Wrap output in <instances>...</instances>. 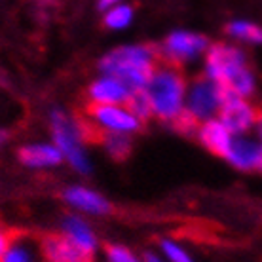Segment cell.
<instances>
[{
    "label": "cell",
    "mask_w": 262,
    "mask_h": 262,
    "mask_svg": "<svg viewBox=\"0 0 262 262\" xmlns=\"http://www.w3.org/2000/svg\"><path fill=\"white\" fill-rule=\"evenodd\" d=\"M158 63V46H124L101 59V71L129 90H139L148 84Z\"/></svg>",
    "instance_id": "cell-1"
},
{
    "label": "cell",
    "mask_w": 262,
    "mask_h": 262,
    "mask_svg": "<svg viewBox=\"0 0 262 262\" xmlns=\"http://www.w3.org/2000/svg\"><path fill=\"white\" fill-rule=\"evenodd\" d=\"M148 95L152 99L154 114L158 118L173 120L181 111L184 97V76L183 67L167 65V63H158L156 71L148 80Z\"/></svg>",
    "instance_id": "cell-2"
},
{
    "label": "cell",
    "mask_w": 262,
    "mask_h": 262,
    "mask_svg": "<svg viewBox=\"0 0 262 262\" xmlns=\"http://www.w3.org/2000/svg\"><path fill=\"white\" fill-rule=\"evenodd\" d=\"M52 131L53 139L59 146V150L63 156L69 158L71 162L80 173H88L90 165L85 162L84 152H82V144H80V135L78 129L74 125V120H71L67 114H63L61 111H55L52 114Z\"/></svg>",
    "instance_id": "cell-3"
},
{
    "label": "cell",
    "mask_w": 262,
    "mask_h": 262,
    "mask_svg": "<svg viewBox=\"0 0 262 262\" xmlns=\"http://www.w3.org/2000/svg\"><path fill=\"white\" fill-rule=\"evenodd\" d=\"M209 48V42L202 34L194 33H173L167 36L162 46L158 48V61L167 65L183 67L184 61L196 57L198 53Z\"/></svg>",
    "instance_id": "cell-4"
},
{
    "label": "cell",
    "mask_w": 262,
    "mask_h": 262,
    "mask_svg": "<svg viewBox=\"0 0 262 262\" xmlns=\"http://www.w3.org/2000/svg\"><path fill=\"white\" fill-rule=\"evenodd\" d=\"M40 251L46 262H93V251L57 232H48L40 236Z\"/></svg>",
    "instance_id": "cell-5"
},
{
    "label": "cell",
    "mask_w": 262,
    "mask_h": 262,
    "mask_svg": "<svg viewBox=\"0 0 262 262\" xmlns=\"http://www.w3.org/2000/svg\"><path fill=\"white\" fill-rule=\"evenodd\" d=\"M84 114H88L93 122L103 125L112 131H139L141 129V120H137L131 112H125L111 103H99V101H90L84 106Z\"/></svg>",
    "instance_id": "cell-6"
},
{
    "label": "cell",
    "mask_w": 262,
    "mask_h": 262,
    "mask_svg": "<svg viewBox=\"0 0 262 262\" xmlns=\"http://www.w3.org/2000/svg\"><path fill=\"white\" fill-rule=\"evenodd\" d=\"M221 105H223L221 88L209 74L194 80L190 97H188V111L194 112L200 120H203L209 118L215 111H221Z\"/></svg>",
    "instance_id": "cell-7"
},
{
    "label": "cell",
    "mask_w": 262,
    "mask_h": 262,
    "mask_svg": "<svg viewBox=\"0 0 262 262\" xmlns=\"http://www.w3.org/2000/svg\"><path fill=\"white\" fill-rule=\"evenodd\" d=\"M245 65H247L245 53L234 46L213 44L207 50V74L215 82H221L228 72Z\"/></svg>",
    "instance_id": "cell-8"
},
{
    "label": "cell",
    "mask_w": 262,
    "mask_h": 262,
    "mask_svg": "<svg viewBox=\"0 0 262 262\" xmlns=\"http://www.w3.org/2000/svg\"><path fill=\"white\" fill-rule=\"evenodd\" d=\"M221 122L230 133L242 135L256 122V108L245 103L242 97H232L221 105Z\"/></svg>",
    "instance_id": "cell-9"
},
{
    "label": "cell",
    "mask_w": 262,
    "mask_h": 262,
    "mask_svg": "<svg viewBox=\"0 0 262 262\" xmlns=\"http://www.w3.org/2000/svg\"><path fill=\"white\" fill-rule=\"evenodd\" d=\"M200 141L209 152L221 158H228L230 144H232V133L221 120H209L200 127Z\"/></svg>",
    "instance_id": "cell-10"
},
{
    "label": "cell",
    "mask_w": 262,
    "mask_h": 262,
    "mask_svg": "<svg viewBox=\"0 0 262 262\" xmlns=\"http://www.w3.org/2000/svg\"><path fill=\"white\" fill-rule=\"evenodd\" d=\"M262 144H256L255 141L245 137L232 139L228 152V160L239 169H256L260 165Z\"/></svg>",
    "instance_id": "cell-11"
},
{
    "label": "cell",
    "mask_w": 262,
    "mask_h": 262,
    "mask_svg": "<svg viewBox=\"0 0 262 262\" xmlns=\"http://www.w3.org/2000/svg\"><path fill=\"white\" fill-rule=\"evenodd\" d=\"M90 97L93 101H99V103H125V99L129 97L131 90L125 84H122L120 80L116 78H105V80H97L90 85Z\"/></svg>",
    "instance_id": "cell-12"
},
{
    "label": "cell",
    "mask_w": 262,
    "mask_h": 262,
    "mask_svg": "<svg viewBox=\"0 0 262 262\" xmlns=\"http://www.w3.org/2000/svg\"><path fill=\"white\" fill-rule=\"evenodd\" d=\"M65 198H67V202H71L72 205H76V207H80V209H84V211H90V213L106 215V213L112 211L111 203L106 202L105 198H101L99 194H95V192H92V190L78 188V186L69 188V190L65 192Z\"/></svg>",
    "instance_id": "cell-13"
},
{
    "label": "cell",
    "mask_w": 262,
    "mask_h": 262,
    "mask_svg": "<svg viewBox=\"0 0 262 262\" xmlns=\"http://www.w3.org/2000/svg\"><path fill=\"white\" fill-rule=\"evenodd\" d=\"M17 156L25 165L31 167H44V165H55L61 162V150L48 146V144H33V146H23L17 150Z\"/></svg>",
    "instance_id": "cell-14"
},
{
    "label": "cell",
    "mask_w": 262,
    "mask_h": 262,
    "mask_svg": "<svg viewBox=\"0 0 262 262\" xmlns=\"http://www.w3.org/2000/svg\"><path fill=\"white\" fill-rule=\"evenodd\" d=\"M101 144L108 150V154L114 160H125L131 154V150H133V143H131V139L127 135H124L122 131L106 129V127L103 131Z\"/></svg>",
    "instance_id": "cell-15"
},
{
    "label": "cell",
    "mask_w": 262,
    "mask_h": 262,
    "mask_svg": "<svg viewBox=\"0 0 262 262\" xmlns=\"http://www.w3.org/2000/svg\"><path fill=\"white\" fill-rule=\"evenodd\" d=\"M125 108L141 122H146L154 114V106H152V99L144 88L139 90H131L129 97L125 99Z\"/></svg>",
    "instance_id": "cell-16"
},
{
    "label": "cell",
    "mask_w": 262,
    "mask_h": 262,
    "mask_svg": "<svg viewBox=\"0 0 262 262\" xmlns=\"http://www.w3.org/2000/svg\"><path fill=\"white\" fill-rule=\"evenodd\" d=\"M65 234L69 237H72L78 245L85 247V249L93 251V247H95V237H93L92 230H90V226H88L85 223H82L80 219H74V216L67 219L65 221Z\"/></svg>",
    "instance_id": "cell-17"
},
{
    "label": "cell",
    "mask_w": 262,
    "mask_h": 262,
    "mask_svg": "<svg viewBox=\"0 0 262 262\" xmlns=\"http://www.w3.org/2000/svg\"><path fill=\"white\" fill-rule=\"evenodd\" d=\"M232 36L236 38H242L245 42H253V44H262V27L255 25V23H249V21H232L228 27H226Z\"/></svg>",
    "instance_id": "cell-18"
},
{
    "label": "cell",
    "mask_w": 262,
    "mask_h": 262,
    "mask_svg": "<svg viewBox=\"0 0 262 262\" xmlns=\"http://www.w3.org/2000/svg\"><path fill=\"white\" fill-rule=\"evenodd\" d=\"M171 125H173V129L179 131L181 135L190 137V135H194L196 131H200V127H202V120L198 118L194 112L188 111V108H184V111L181 108L177 116L171 120Z\"/></svg>",
    "instance_id": "cell-19"
},
{
    "label": "cell",
    "mask_w": 262,
    "mask_h": 262,
    "mask_svg": "<svg viewBox=\"0 0 262 262\" xmlns=\"http://www.w3.org/2000/svg\"><path fill=\"white\" fill-rule=\"evenodd\" d=\"M131 17H133V10L125 4H118V6L111 8L105 15V25L108 29H124L129 25Z\"/></svg>",
    "instance_id": "cell-20"
},
{
    "label": "cell",
    "mask_w": 262,
    "mask_h": 262,
    "mask_svg": "<svg viewBox=\"0 0 262 262\" xmlns=\"http://www.w3.org/2000/svg\"><path fill=\"white\" fill-rule=\"evenodd\" d=\"M23 237H21V239H23ZM21 239H17V242L13 243L12 247L8 249L6 255L2 256V260L0 262H34L33 249H31V247H27V245H23Z\"/></svg>",
    "instance_id": "cell-21"
},
{
    "label": "cell",
    "mask_w": 262,
    "mask_h": 262,
    "mask_svg": "<svg viewBox=\"0 0 262 262\" xmlns=\"http://www.w3.org/2000/svg\"><path fill=\"white\" fill-rule=\"evenodd\" d=\"M25 236V232H21V230H15V228H0V260H2V256L6 255L8 249L12 247L13 243L21 239V237Z\"/></svg>",
    "instance_id": "cell-22"
},
{
    "label": "cell",
    "mask_w": 262,
    "mask_h": 262,
    "mask_svg": "<svg viewBox=\"0 0 262 262\" xmlns=\"http://www.w3.org/2000/svg\"><path fill=\"white\" fill-rule=\"evenodd\" d=\"M106 255H108L111 262H137L129 251L118 247V245H106Z\"/></svg>",
    "instance_id": "cell-23"
},
{
    "label": "cell",
    "mask_w": 262,
    "mask_h": 262,
    "mask_svg": "<svg viewBox=\"0 0 262 262\" xmlns=\"http://www.w3.org/2000/svg\"><path fill=\"white\" fill-rule=\"evenodd\" d=\"M164 249L165 253L169 255V258L173 262H192L188 256H186V253H184L181 247H177V245H173V243L169 242H164Z\"/></svg>",
    "instance_id": "cell-24"
},
{
    "label": "cell",
    "mask_w": 262,
    "mask_h": 262,
    "mask_svg": "<svg viewBox=\"0 0 262 262\" xmlns=\"http://www.w3.org/2000/svg\"><path fill=\"white\" fill-rule=\"evenodd\" d=\"M120 0H99L97 2V8L99 10H111V8L118 6Z\"/></svg>",
    "instance_id": "cell-25"
},
{
    "label": "cell",
    "mask_w": 262,
    "mask_h": 262,
    "mask_svg": "<svg viewBox=\"0 0 262 262\" xmlns=\"http://www.w3.org/2000/svg\"><path fill=\"white\" fill-rule=\"evenodd\" d=\"M256 127H258V135H260V141H262V111H256Z\"/></svg>",
    "instance_id": "cell-26"
},
{
    "label": "cell",
    "mask_w": 262,
    "mask_h": 262,
    "mask_svg": "<svg viewBox=\"0 0 262 262\" xmlns=\"http://www.w3.org/2000/svg\"><path fill=\"white\" fill-rule=\"evenodd\" d=\"M8 137H10V133H8V131H4V129H0V146L6 143Z\"/></svg>",
    "instance_id": "cell-27"
},
{
    "label": "cell",
    "mask_w": 262,
    "mask_h": 262,
    "mask_svg": "<svg viewBox=\"0 0 262 262\" xmlns=\"http://www.w3.org/2000/svg\"><path fill=\"white\" fill-rule=\"evenodd\" d=\"M144 258H146V262H160V260L156 258V256L150 255V253H146V255H144Z\"/></svg>",
    "instance_id": "cell-28"
},
{
    "label": "cell",
    "mask_w": 262,
    "mask_h": 262,
    "mask_svg": "<svg viewBox=\"0 0 262 262\" xmlns=\"http://www.w3.org/2000/svg\"><path fill=\"white\" fill-rule=\"evenodd\" d=\"M258 169H262V156H260V165H258Z\"/></svg>",
    "instance_id": "cell-29"
}]
</instances>
